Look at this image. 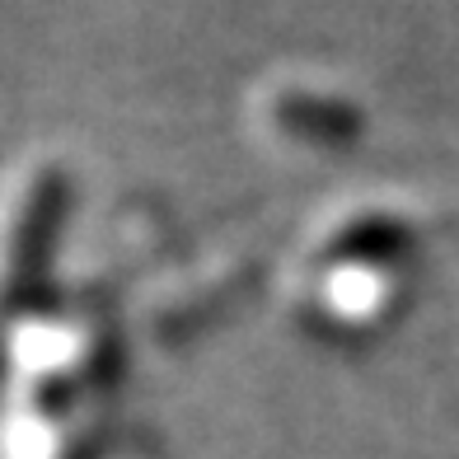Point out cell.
I'll return each mask as SVG.
<instances>
[{"instance_id": "6da1fadb", "label": "cell", "mask_w": 459, "mask_h": 459, "mask_svg": "<svg viewBox=\"0 0 459 459\" xmlns=\"http://www.w3.org/2000/svg\"><path fill=\"white\" fill-rule=\"evenodd\" d=\"M117 328L99 300L38 305L0 347V459H75L117 385Z\"/></svg>"}, {"instance_id": "7a4b0ae2", "label": "cell", "mask_w": 459, "mask_h": 459, "mask_svg": "<svg viewBox=\"0 0 459 459\" xmlns=\"http://www.w3.org/2000/svg\"><path fill=\"white\" fill-rule=\"evenodd\" d=\"M422 212L399 187H361L309 216L281 258V296L324 333H375L403 309Z\"/></svg>"}, {"instance_id": "3957f363", "label": "cell", "mask_w": 459, "mask_h": 459, "mask_svg": "<svg viewBox=\"0 0 459 459\" xmlns=\"http://www.w3.org/2000/svg\"><path fill=\"white\" fill-rule=\"evenodd\" d=\"M66 193L71 174L52 151H24L0 169V347L38 309Z\"/></svg>"}, {"instance_id": "277c9868", "label": "cell", "mask_w": 459, "mask_h": 459, "mask_svg": "<svg viewBox=\"0 0 459 459\" xmlns=\"http://www.w3.org/2000/svg\"><path fill=\"white\" fill-rule=\"evenodd\" d=\"M248 127L277 155L328 160L361 141L366 108L338 80L305 66H286V71H267L248 90Z\"/></svg>"}, {"instance_id": "5b68a950", "label": "cell", "mask_w": 459, "mask_h": 459, "mask_svg": "<svg viewBox=\"0 0 459 459\" xmlns=\"http://www.w3.org/2000/svg\"><path fill=\"white\" fill-rule=\"evenodd\" d=\"M263 258V235L258 230H244V235H230L221 248L206 244L193 248L187 263H174L145 286L141 300V328L151 333L155 342L174 347L187 333H197L202 324L221 319L230 300L254 281Z\"/></svg>"}, {"instance_id": "8992f818", "label": "cell", "mask_w": 459, "mask_h": 459, "mask_svg": "<svg viewBox=\"0 0 459 459\" xmlns=\"http://www.w3.org/2000/svg\"><path fill=\"white\" fill-rule=\"evenodd\" d=\"M117 459H151V455H141V450H122Z\"/></svg>"}]
</instances>
